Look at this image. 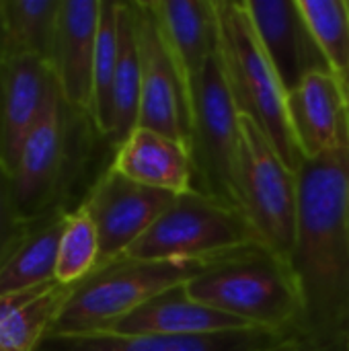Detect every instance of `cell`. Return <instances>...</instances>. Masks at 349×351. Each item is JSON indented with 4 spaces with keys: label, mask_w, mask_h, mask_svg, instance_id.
<instances>
[{
    "label": "cell",
    "mask_w": 349,
    "mask_h": 351,
    "mask_svg": "<svg viewBox=\"0 0 349 351\" xmlns=\"http://www.w3.org/2000/svg\"><path fill=\"white\" fill-rule=\"evenodd\" d=\"M298 175V220L292 267L306 325L349 333V144L304 158Z\"/></svg>",
    "instance_id": "cell-1"
},
{
    "label": "cell",
    "mask_w": 349,
    "mask_h": 351,
    "mask_svg": "<svg viewBox=\"0 0 349 351\" xmlns=\"http://www.w3.org/2000/svg\"><path fill=\"white\" fill-rule=\"evenodd\" d=\"M193 300L239 317L253 327L288 331L306 323L304 300L290 261L267 247L226 257L187 282Z\"/></svg>",
    "instance_id": "cell-2"
},
{
    "label": "cell",
    "mask_w": 349,
    "mask_h": 351,
    "mask_svg": "<svg viewBox=\"0 0 349 351\" xmlns=\"http://www.w3.org/2000/svg\"><path fill=\"white\" fill-rule=\"evenodd\" d=\"M216 14L218 51L239 113L253 119L284 162L298 171L302 158L288 121V95L255 33L245 0H216Z\"/></svg>",
    "instance_id": "cell-3"
},
{
    "label": "cell",
    "mask_w": 349,
    "mask_h": 351,
    "mask_svg": "<svg viewBox=\"0 0 349 351\" xmlns=\"http://www.w3.org/2000/svg\"><path fill=\"white\" fill-rule=\"evenodd\" d=\"M230 257V255H228ZM226 259V257H224ZM214 261H144L119 257L72 286L49 333L101 331L165 290L187 284Z\"/></svg>",
    "instance_id": "cell-4"
},
{
    "label": "cell",
    "mask_w": 349,
    "mask_h": 351,
    "mask_svg": "<svg viewBox=\"0 0 349 351\" xmlns=\"http://www.w3.org/2000/svg\"><path fill=\"white\" fill-rule=\"evenodd\" d=\"M265 247L247 216L195 189L177 195L169 210L121 255L144 261H214Z\"/></svg>",
    "instance_id": "cell-5"
},
{
    "label": "cell",
    "mask_w": 349,
    "mask_h": 351,
    "mask_svg": "<svg viewBox=\"0 0 349 351\" xmlns=\"http://www.w3.org/2000/svg\"><path fill=\"white\" fill-rule=\"evenodd\" d=\"M187 146L193 162V189L241 210V113L228 88L218 49L208 60L189 99Z\"/></svg>",
    "instance_id": "cell-6"
},
{
    "label": "cell",
    "mask_w": 349,
    "mask_h": 351,
    "mask_svg": "<svg viewBox=\"0 0 349 351\" xmlns=\"http://www.w3.org/2000/svg\"><path fill=\"white\" fill-rule=\"evenodd\" d=\"M239 204L261 243L292 263L298 220V175L263 130L241 115Z\"/></svg>",
    "instance_id": "cell-7"
},
{
    "label": "cell",
    "mask_w": 349,
    "mask_h": 351,
    "mask_svg": "<svg viewBox=\"0 0 349 351\" xmlns=\"http://www.w3.org/2000/svg\"><path fill=\"white\" fill-rule=\"evenodd\" d=\"M76 115L80 113L64 103L58 88L21 146L12 181L19 210L27 220H43L66 210L60 193L70 162V123Z\"/></svg>",
    "instance_id": "cell-8"
},
{
    "label": "cell",
    "mask_w": 349,
    "mask_h": 351,
    "mask_svg": "<svg viewBox=\"0 0 349 351\" xmlns=\"http://www.w3.org/2000/svg\"><path fill=\"white\" fill-rule=\"evenodd\" d=\"M175 197L173 193L134 183L107 167L80 204L97 228V267L119 259L169 210Z\"/></svg>",
    "instance_id": "cell-9"
},
{
    "label": "cell",
    "mask_w": 349,
    "mask_h": 351,
    "mask_svg": "<svg viewBox=\"0 0 349 351\" xmlns=\"http://www.w3.org/2000/svg\"><path fill=\"white\" fill-rule=\"evenodd\" d=\"M142 64L138 128L189 140V105L150 2H134Z\"/></svg>",
    "instance_id": "cell-10"
},
{
    "label": "cell",
    "mask_w": 349,
    "mask_h": 351,
    "mask_svg": "<svg viewBox=\"0 0 349 351\" xmlns=\"http://www.w3.org/2000/svg\"><path fill=\"white\" fill-rule=\"evenodd\" d=\"M245 6L286 95L306 76L331 72L298 0H245Z\"/></svg>",
    "instance_id": "cell-11"
},
{
    "label": "cell",
    "mask_w": 349,
    "mask_h": 351,
    "mask_svg": "<svg viewBox=\"0 0 349 351\" xmlns=\"http://www.w3.org/2000/svg\"><path fill=\"white\" fill-rule=\"evenodd\" d=\"M101 0H62L51 49V72L64 103L91 119Z\"/></svg>",
    "instance_id": "cell-12"
},
{
    "label": "cell",
    "mask_w": 349,
    "mask_h": 351,
    "mask_svg": "<svg viewBox=\"0 0 349 351\" xmlns=\"http://www.w3.org/2000/svg\"><path fill=\"white\" fill-rule=\"evenodd\" d=\"M288 121L300 158H319L349 144V107L331 72L306 76L286 97Z\"/></svg>",
    "instance_id": "cell-13"
},
{
    "label": "cell",
    "mask_w": 349,
    "mask_h": 351,
    "mask_svg": "<svg viewBox=\"0 0 349 351\" xmlns=\"http://www.w3.org/2000/svg\"><path fill=\"white\" fill-rule=\"evenodd\" d=\"M58 90L51 66L35 56L0 58V158L14 169L21 146Z\"/></svg>",
    "instance_id": "cell-14"
},
{
    "label": "cell",
    "mask_w": 349,
    "mask_h": 351,
    "mask_svg": "<svg viewBox=\"0 0 349 351\" xmlns=\"http://www.w3.org/2000/svg\"><path fill=\"white\" fill-rule=\"evenodd\" d=\"M284 333L263 327L193 337L121 335L113 331L47 333L35 351H259Z\"/></svg>",
    "instance_id": "cell-15"
},
{
    "label": "cell",
    "mask_w": 349,
    "mask_h": 351,
    "mask_svg": "<svg viewBox=\"0 0 349 351\" xmlns=\"http://www.w3.org/2000/svg\"><path fill=\"white\" fill-rule=\"evenodd\" d=\"M150 6L189 105L208 60L218 49L216 0H150Z\"/></svg>",
    "instance_id": "cell-16"
},
{
    "label": "cell",
    "mask_w": 349,
    "mask_h": 351,
    "mask_svg": "<svg viewBox=\"0 0 349 351\" xmlns=\"http://www.w3.org/2000/svg\"><path fill=\"white\" fill-rule=\"evenodd\" d=\"M253 325L239 317L210 308L193 300L187 292V284L175 286L146 300L130 315L111 323L107 329L121 335H169V337H193L212 335L224 331L249 329Z\"/></svg>",
    "instance_id": "cell-17"
},
{
    "label": "cell",
    "mask_w": 349,
    "mask_h": 351,
    "mask_svg": "<svg viewBox=\"0 0 349 351\" xmlns=\"http://www.w3.org/2000/svg\"><path fill=\"white\" fill-rule=\"evenodd\" d=\"M109 167L134 183L173 195L193 189L189 146L148 128H136L117 146Z\"/></svg>",
    "instance_id": "cell-18"
},
{
    "label": "cell",
    "mask_w": 349,
    "mask_h": 351,
    "mask_svg": "<svg viewBox=\"0 0 349 351\" xmlns=\"http://www.w3.org/2000/svg\"><path fill=\"white\" fill-rule=\"evenodd\" d=\"M142 64L136 27L134 2H119L117 14V64L111 86L109 136L107 140L117 148L136 128L140 115Z\"/></svg>",
    "instance_id": "cell-19"
},
{
    "label": "cell",
    "mask_w": 349,
    "mask_h": 351,
    "mask_svg": "<svg viewBox=\"0 0 349 351\" xmlns=\"http://www.w3.org/2000/svg\"><path fill=\"white\" fill-rule=\"evenodd\" d=\"M68 212L58 210L45 216L8 257L0 267V296L56 282L58 251Z\"/></svg>",
    "instance_id": "cell-20"
},
{
    "label": "cell",
    "mask_w": 349,
    "mask_h": 351,
    "mask_svg": "<svg viewBox=\"0 0 349 351\" xmlns=\"http://www.w3.org/2000/svg\"><path fill=\"white\" fill-rule=\"evenodd\" d=\"M62 0H0L4 58L35 56L49 64Z\"/></svg>",
    "instance_id": "cell-21"
},
{
    "label": "cell",
    "mask_w": 349,
    "mask_h": 351,
    "mask_svg": "<svg viewBox=\"0 0 349 351\" xmlns=\"http://www.w3.org/2000/svg\"><path fill=\"white\" fill-rule=\"evenodd\" d=\"M298 6L344 90L349 82V0H298Z\"/></svg>",
    "instance_id": "cell-22"
},
{
    "label": "cell",
    "mask_w": 349,
    "mask_h": 351,
    "mask_svg": "<svg viewBox=\"0 0 349 351\" xmlns=\"http://www.w3.org/2000/svg\"><path fill=\"white\" fill-rule=\"evenodd\" d=\"M72 286L56 284L0 323V351H35L51 331Z\"/></svg>",
    "instance_id": "cell-23"
},
{
    "label": "cell",
    "mask_w": 349,
    "mask_h": 351,
    "mask_svg": "<svg viewBox=\"0 0 349 351\" xmlns=\"http://www.w3.org/2000/svg\"><path fill=\"white\" fill-rule=\"evenodd\" d=\"M117 14H119V2L101 0L91 121H93L95 132L103 138L109 136L111 86H113L115 64H117Z\"/></svg>",
    "instance_id": "cell-24"
},
{
    "label": "cell",
    "mask_w": 349,
    "mask_h": 351,
    "mask_svg": "<svg viewBox=\"0 0 349 351\" xmlns=\"http://www.w3.org/2000/svg\"><path fill=\"white\" fill-rule=\"evenodd\" d=\"M99 263V237L88 212L78 206L66 216V226L60 241L56 282L74 286L95 271Z\"/></svg>",
    "instance_id": "cell-25"
},
{
    "label": "cell",
    "mask_w": 349,
    "mask_h": 351,
    "mask_svg": "<svg viewBox=\"0 0 349 351\" xmlns=\"http://www.w3.org/2000/svg\"><path fill=\"white\" fill-rule=\"evenodd\" d=\"M41 220H27L16 204L12 173L0 158V267Z\"/></svg>",
    "instance_id": "cell-26"
},
{
    "label": "cell",
    "mask_w": 349,
    "mask_h": 351,
    "mask_svg": "<svg viewBox=\"0 0 349 351\" xmlns=\"http://www.w3.org/2000/svg\"><path fill=\"white\" fill-rule=\"evenodd\" d=\"M58 282L53 284H43V286H35V288H29V290H21V292H14V294H6V296H0V323L6 321L8 317H12L14 313H19L23 306H27L29 302H33L37 296H41L43 292H47L51 286H56Z\"/></svg>",
    "instance_id": "cell-27"
},
{
    "label": "cell",
    "mask_w": 349,
    "mask_h": 351,
    "mask_svg": "<svg viewBox=\"0 0 349 351\" xmlns=\"http://www.w3.org/2000/svg\"><path fill=\"white\" fill-rule=\"evenodd\" d=\"M0 58H4V27H2V12H0Z\"/></svg>",
    "instance_id": "cell-28"
},
{
    "label": "cell",
    "mask_w": 349,
    "mask_h": 351,
    "mask_svg": "<svg viewBox=\"0 0 349 351\" xmlns=\"http://www.w3.org/2000/svg\"><path fill=\"white\" fill-rule=\"evenodd\" d=\"M346 97H348V107H349V82H348V88H346Z\"/></svg>",
    "instance_id": "cell-29"
}]
</instances>
